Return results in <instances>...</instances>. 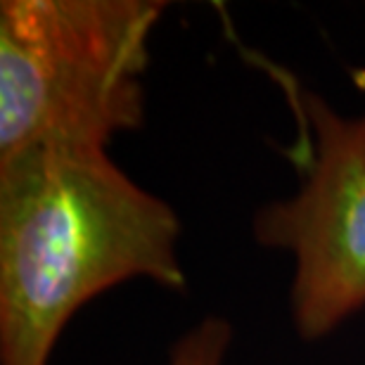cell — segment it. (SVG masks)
<instances>
[{"label": "cell", "mask_w": 365, "mask_h": 365, "mask_svg": "<svg viewBox=\"0 0 365 365\" xmlns=\"http://www.w3.org/2000/svg\"><path fill=\"white\" fill-rule=\"evenodd\" d=\"M180 221L91 145L0 159V365H48L102 292L145 277L182 289Z\"/></svg>", "instance_id": "1"}, {"label": "cell", "mask_w": 365, "mask_h": 365, "mask_svg": "<svg viewBox=\"0 0 365 365\" xmlns=\"http://www.w3.org/2000/svg\"><path fill=\"white\" fill-rule=\"evenodd\" d=\"M159 0L0 3V159L143 128Z\"/></svg>", "instance_id": "2"}, {"label": "cell", "mask_w": 365, "mask_h": 365, "mask_svg": "<svg viewBox=\"0 0 365 365\" xmlns=\"http://www.w3.org/2000/svg\"><path fill=\"white\" fill-rule=\"evenodd\" d=\"M304 133L302 187L254 216L259 245L294 257L292 320L320 339L365 306V114L287 86Z\"/></svg>", "instance_id": "3"}, {"label": "cell", "mask_w": 365, "mask_h": 365, "mask_svg": "<svg viewBox=\"0 0 365 365\" xmlns=\"http://www.w3.org/2000/svg\"><path fill=\"white\" fill-rule=\"evenodd\" d=\"M232 341L228 320L207 316L173 344L169 365H223Z\"/></svg>", "instance_id": "4"}]
</instances>
